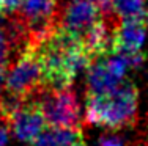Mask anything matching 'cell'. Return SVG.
Listing matches in <instances>:
<instances>
[{
  "label": "cell",
  "instance_id": "obj_3",
  "mask_svg": "<svg viewBox=\"0 0 148 146\" xmlns=\"http://www.w3.org/2000/svg\"><path fill=\"white\" fill-rule=\"evenodd\" d=\"M33 97L44 116L46 124L52 127H68L80 130L82 115L76 93L65 90H41Z\"/></svg>",
  "mask_w": 148,
  "mask_h": 146
},
{
  "label": "cell",
  "instance_id": "obj_4",
  "mask_svg": "<svg viewBox=\"0 0 148 146\" xmlns=\"http://www.w3.org/2000/svg\"><path fill=\"white\" fill-rule=\"evenodd\" d=\"M87 69H88V74H87L88 94H99V93H107L117 88L125 80L129 65L123 52H117L91 61Z\"/></svg>",
  "mask_w": 148,
  "mask_h": 146
},
{
  "label": "cell",
  "instance_id": "obj_10",
  "mask_svg": "<svg viewBox=\"0 0 148 146\" xmlns=\"http://www.w3.org/2000/svg\"><path fill=\"white\" fill-rule=\"evenodd\" d=\"M98 146H126V145L117 135H103L98 141Z\"/></svg>",
  "mask_w": 148,
  "mask_h": 146
},
{
  "label": "cell",
  "instance_id": "obj_13",
  "mask_svg": "<svg viewBox=\"0 0 148 146\" xmlns=\"http://www.w3.org/2000/svg\"><path fill=\"white\" fill-rule=\"evenodd\" d=\"M99 6L101 13H110L112 11V0H91Z\"/></svg>",
  "mask_w": 148,
  "mask_h": 146
},
{
  "label": "cell",
  "instance_id": "obj_7",
  "mask_svg": "<svg viewBox=\"0 0 148 146\" xmlns=\"http://www.w3.org/2000/svg\"><path fill=\"white\" fill-rule=\"evenodd\" d=\"M145 19H120L112 36V54L140 50L147 36Z\"/></svg>",
  "mask_w": 148,
  "mask_h": 146
},
{
  "label": "cell",
  "instance_id": "obj_15",
  "mask_svg": "<svg viewBox=\"0 0 148 146\" xmlns=\"http://www.w3.org/2000/svg\"><path fill=\"white\" fill-rule=\"evenodd\" d=\"M145 20H147V24H148V10H147V14H145Z\"/></svg>",
  "mask_w": 148,
  "mask_h": 146
},
{
  "label": "cell",
  "instance_id": "obj_14",
  "mask_svg": "<svg viewBox=\"0 0 148 146\" xmlns=\"http://www.w3.org/2000/svg\"><path fill=\"white\" fill-rule=\"evenodd\" d=\"M3 5H5V0H0V10H3Z\"/></svg>",
  "mask_w": 148,
  "mask_h": 146
},
{
  "label": "cell",
  "instance_id": "obj_11",
  "mask_svg": "<svg viewBox=\"0 0 148 146\" xmlns=\"http://www.w3.org/2000/svg\"><path fill=\"white\" fill-rule=\"evenodd\" d=\"M24 0H5V5H3V13H8V14H14L17 10L21 8Z\"/></svg>",
  "mask_w": 148,
  "mask_h": 146
},
{
  "label": "cell",
  "instance_id": "obj_2",
  "mask_svg": "<svg viewBox=\"0 0 148 146\" xmlns=\"http://www.w3.org/2000/svg\"><path fill=\"white\" fill-rule=\"evenodd\" d=\"M43 88V71L38 58L36 49L27 44L19 54L16 60L10 61L6 71L5 91L11 96H16L22 101L33 97Z\"/></svg>",
  "mask_w": 148,
  "mask_h": 146
},
{
  "label": "cell",
  "instance_id": "obj_12",
  "mask_svg": "<svg viewBox=\"0 0 148 146\" xmlns=\"http://www.w3.org/2000/svg\"><path fill=\"white\" fill-rule=\"evenodd\" d=\"M6 71H8V65H6V63H0V99H2L3 93H5Z\"/></svg>",
  "mask_w": 148,
  "mask_h": 146
},
{
  "label": "cell",
  "instance_id": "obj_5",
  "mask_svg": "<svg viewBox=\"0 0 148 146\" xmlns=\"http://www.w3.org/2000/svg\"><path fill=\"white\" fill-rule=\"evenodd\" d=\"M57 10V27L82 35L103 17L99 6L91 0H60Z\"/></svg>",
  "mask_w": 148,
  "mask_h": 146
},
{
  "label": "cell",
  "instance_id": "obj_9",
  "mask_svg": "<svg viewBox=\"0 0 148 146\" xmlns=\"http://www.w3.org/2000/svg\"><path fill=\"white\" fill-rule=\"evenodd\" d=\"M112 11L120 19H145L147 0H112Z\"/></svg>",
  "mask_w": 148,
  "mask_h": 146
},
{
  "label": "cell",
  "instance_id": "obj_1",
  "mask_svg": "<svg viewBox=\"0 0 148 146\" xmlns=\"http://www.w3.org/2000/svg\"><path fill=\"white\" fill-rule=\"evenodd\" d=\"M139 105L136 85L123 80L117 88L99 94H87L85 120L93 126L121 129L134 123Z\"/></svg>",
  "mask_w": 148,
  "mask_h": 146
},
{
  "label": "cell",
  "instance_id": "obj_8",
  "mask_svg": "<svg viewBox=\"0 0 148 146\" xmlns=\"http://www.w3.org/2000/svg\"><path fill=\"white\" fill-rule=\"evenodd\" d=\"M82 132L68 127H49L43 130L35 140V146H71L80 141Z\"/></svg>",
  "mask_w": 148,
  "mask_h": 146
},
{
  "label": "cell",
  "instance_id": "obj_6",
  "mask_svg": "<svg viewBox=\"0 0 148 146\" xmlns=\"http://www.w3.org/2000/svg\"><path fill=\"white\" fill-rule=\"evenodd\" d=\"M8 124L17 140L24 143H35V140L44 130L46 121L38 104L27 99L8 115Z\"/></svg>",
  "mask_w": 148,
  "mask_h": 146
}]
</instances>
